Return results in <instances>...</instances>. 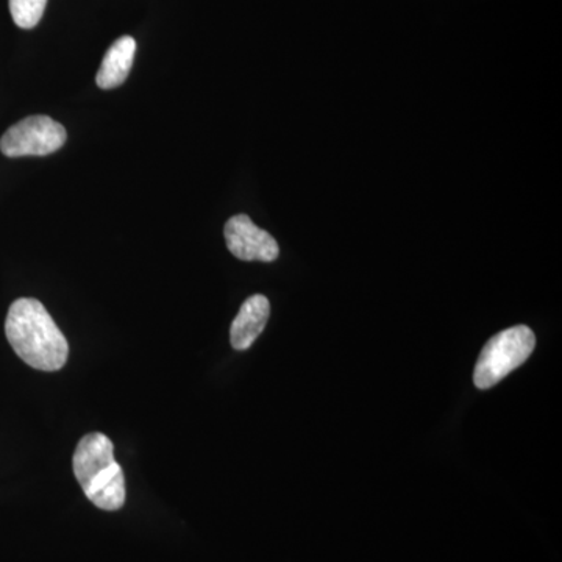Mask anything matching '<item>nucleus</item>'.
Returning <instances> with one entry per match:
<instances>
[{
    "mask_svg": "<svg viewBox=\"0 0 562 562\" xmlns=\"http://www.w3.org/2000/svg\"><path fill=\"white\" fill-rule=\"evenodd\" d=\"M7 339L25 364L43 372L60 371L69 357V344L46 306L36 299L11 303L5 321Z\"/></svg>",
    "mask_w": 562,
    "mask_h": 562,
    "instance_id": "f257e3e1",
    "label": "nucleus"
},
{
    "mask_svg": "<svg viewBox=\"0 0 562 562\" xmlns=\"http://www.w3.org/2000/svg\"><path fill=\"white\" fill-rule=\"evenodd\" d=\"M225 243L232 255L243 261L272 262L280 247L271 233L257 227L247 214H236L225 224Z\"/></svg>",
    "mask_w": 562,
    "mask_h": 562,
    "instance_id": "39448f33",
    "label": "nucleus"
},
{
    "mask_svg": "<svg viewBox=\"0 0 562 562\" xmlns=\"http://www.w3.org/2000/svg\"><path fill=\"white\" fill-rule=\"evenodd\" d=\"M136 41L132 36H122L106 52L99 69L95 83L102 90L121 87L131 74L135 60Z\"/></svg>",
    "mask_w": 562,
    "mask_h": 562,
    "instance_id": "0eeeda50",
    "label": "nucleus"
},
{
    "mask_svg": "<svg viewBox=\"0 0 562 562\" xmlns=\"http://www.w3.org/2000/svg\"><path fill=\"white\" fill-rule=\"evenodd\" d=\"M74 473L92 505L103 512H117L125 503V475L114 446L102 432L81 438L74 453Z\"/></svg>",
    "mask_w": 562,
    "mask_h": 562,
    "instance_id": "f03ea898",
    "label": "nucleus"
},
{
    "mask_svg": "<svg viewBox=\"0 0 562 562\" xmlns=\"http://www.w3.org/2000/svg\"><path fill=\"white\" fill-rule=\"evenodd\" d=\"M46 5L47 0H10L11 18L18 27L29 31L38 25Z\"/></svg>",
    "mask_w": 562,
    "mask_h": 562,
    "instance_id": "6e6552de",
    "label": "nucleus"
},
{
    "mask_svg": "<svg viewBox=\"0 0 562 562\" xmlns=\"http://www.w3.org/2000/svg\"><path fill=\"white\" fill-rule=\"evenodd\" d=\"M535 347V333L527 325H516L492 336L476 361L473 383L479 390L494 387L519 369L531 357Z\"/></svg>",
    "mask_w": 562,
    "mask_h": 562,
    "instance_id": "7ed1b4c3",
    "label": "nucleus"
},
{
    "mask_svg": "<svg viewBox=\"0 0 562 562\" xmlns=\"http://www.w3.org/2000/svg\"><path fill=\"white\" fill-rule=\"evenodd\" d=\"M68 133L60 122L49 116H29L11 125L0 138L5 157H44L65 146Z\"/></svg>",
    "mask_w": 562,
    "mask_h": 562,
    "instance_id": "20e7f679",
    "label": "nucleus"
},
{
    "mask_svg": "<svg viewBox=\"0 0 562 562\" xmlns=\"http://www.w3.org/2000/svg\"><path fill=\"white\" fill-rule=\"evenodd\" d=\"M271 317V303L265 295H251L243 303L238 316L233 321L231 328V342L235 350H247L254 346L258 336Z\"/></svg>",
    "mask_w": 562,
    "mask_h": 562,
    "instance_id": "423d86ee",
    "label": "nucleus"
}]
</instances>
